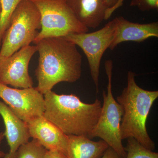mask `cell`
Listing matches in <instances>:
<instances>
[{
    "label": "cell",
    "mask_w": 158,
    "mask_h": 158,
    "mask_svg": "<svg viewBox=\"0 0 158 158\" xmlns=\"http://www.w3.org/2000/svg\"><path fill=\"white\" fill-rule=\"evenodd\" d=\"M35 45L39 56L36 88L40 93L44 95L59 83H74L81 78L82 57L75 44L64 37H52Z\"/></svg>",
    "instance_id": "1"
},
{
    "label": "cell",
    "mask_w": 158,
    "mask_h": 158,
    "mask_svg": "<svg viewBox=\"0 0 158 158\" xmlns=\"http://www.w3.org/2000/svg\"><path fill=\"white\" fill-rule=\"evenodd\" d=\"M44 96V118L66 135L90 138L100 115L102 105L99 100L85 103L75 94H59L52 90Z\"/></svg>",
    "instance_id": "2"
},
{
    "label": "cell",
    "mask_w": 158,
    "mask_h": 158,
    "mask_svg": "<svg viewBox=\"0 0 158 158\" xmlns=\"http://www.w3.org/2000/svg\"><path fill=\"white\" fill-rule=\"evenodd\" d=\"M135 73L128 72L127 85L116 101L123 109L120 124L122 140L135 138L141 144L152 151L155 144L150 138L146 128V122L151 109L158 98V90H144L135 81Z\"/></svg>",
    "instance_id": "3"
},
{
    "label": "cell",
    "mask_w": 158,
    "mask_h": 158,
    "mask_svg": "<svg viewBox=\"0 0 158 158\" xmlns=\"http://www.w3.org/2000/svg\"><path fill=\"white\" fill-rule=\"evenodd\" d=\"M41 28L40 12L30 0H23L10 18L2 40L0 57H8L34 42Z\"/></svg>",
    "instance_id": "4"
},
{
    "label": "cell",
    "mask_w": 158,
    "mask_h": 158,
    "mask_svg": "<svg viewBox=\"0 0 158 158\" xmlns=\"http://www.w3.org/2000/svg\"><path fill=\"white\" fill-rule=\"evenodd\" d=\"M105 67L108 77L107 89V92L103 91V103L102 106L100 115L89 138H100L120 157L125 158L127 152L123 145L120 131L123 109L114 99L112 93L113 61L111 59L106 60Z\"/></svg>",
    "instance_id": "5"
},
{
    "label": "cell",
    "mask_w": 158,
    "mask_h": 158,
    "mask_svg": "<svg viewBox=\"0 0 158 158\" xmlns=\"http://www.w3.org/2000/svg\"><path fill=\"white\" fill-rule=\"evenodd\" d=\"M40 12L41 30L34 40L65 37L71 33L88 32V28L79 21L64 0H30Z\"/></svg>",
    "instance_id": "6"
},
{
    "label": "cell",
    "mask_w": 158,
    "mask_h": 158,
    "mask_svg": "<svg viewBox=\"0 0 158 158\" xmlns=\"http://www.w3.org/2000/svg\"><path fill=\"white\" fill-rule=\"evenodd\" d=\"M115 29V20L108 22L102 29L92 33H71L64 37L81 48L88 59L90 75L98 92L101 62L105 52L113 41Z\"/></svg>",
    "instance_id": "7"
},
{
    "label": "cell",
    "mask_w": 158,
    "mask_h": 158,
    "mask_svg": "<svg viewBox=\"0 0 158 158\" xmlns=\"http://www.w3.org/2000/svg\"><path fill=\"white\" fill-rule=\"evenodd\" d=\"M0 98L26 123L43 116L45 110L44 96L36 88H13L0 83Z\"/></svg>",
    "instance_id": "8"
},
{
    "label": "cell",
    "mask_w": 158,
    "mask_h": 158,
    "mask_svg": "<svg viewBox=\"0 0 158 158\" xmlns=\"http://www.w3.org/2000/svg\"><path fill=\"white\" fill-rule=\"evenodd\" d=\"M37 52L36 45L23 47L8 57H0V83L15 88L33 87L29 73L31 58Z\"/></svg>",
    "instance_id": "9"
},
{
    "label": "cell",
    "mask_w": 158,
    "mask_h": 158,
    "mask_svg": "<svg viewBox=\"0 0 158 158\" xmlns=\"http://www.w3.org/2000/svg\"><path fill=\"white\" fill-rule=\"evenodd\" d=\"M31 137L47 150L58 151L67 156L68 136L43 116L27 123Z\"/></svg>",
    "instance_id": "10"
},
{
    "label": "cell",
    "mask_w": 158,
    "mask_h": 158,
    "mask_svg": "<svg viewBox=\"0 0 158 158\" xmlns=\"http://www.w3.org/2000/svg\"><path fill=\"white\" fill-rule=\"evenodd\" d=\"M114 37L109 49H114L119 44L128 41L140 43L150 37H158V22L140 24L130 22L122 16L114 19Z\"/></svg>",
    "instance_id": "11"
},
{
    "label": "cell",
    "mask_w": 158,
    "mask_h": 158,
    "mask_svg": "<svg viewBox=\"0 0 158 158\" xmlns=\"http://www.w3.org/2000/svg\"><path fill=\"white\" fill-rule=\"evenodd\" d=\"M0 115L5 124V137L9 145V152L3 158H14L19 148L31 138L27 123L23 121L4 102L0 101Z\"/></svg>",
    "instance_id": "12"
},
{
    "label": "cell",
    "mask_w": 158,
    "mask_h": 158,
    "mask_svg": "<svg viewBox=\"0 0 158 158\" xmlns=\"http://www.w3.org/2000/svg\"><path fill=\"white\" fill-rule=\"evenodd\" d=\"M80 23L95 29L104 20L108 8L104 0H64Z\"/></svg>",
    "instance_id": "13"
},
{
    "label": "cell",
    "mask_w": 158,
    "mask_h": 158,
    "mask_svg": "<svg viewBox=\"0 0 158 158\" xmlns=\"http://www.w3.org/2000/svg\"><path fill=\"white\" fill-rule=\"evenodd\" d=\"M68 136V158H101L109 147L104 141H95L83 135Z\"/></svg>",
    "instance_id": "14"
},
{
    "label": "cell",
    "mask_w": 158,
    "mask_h": 158,
    "mask_svg": "<svg viewBox=\"0 0 158 158\" xmlns=\"http://www.w3.org/2000/svg\"><path fill=\"white\" fill-rule=\"evenodd\" d=\"M23 0H0V47L5 32L9 27L10 18L14 10Z\"/></svg>",
    "instance_id": "15"
},
{
    "label": "cell",
    "mask_w": 158,
    "mask_h": 158,
    "mask_svg": "<svg viewBox=\"0 0 158 158\" xmlns=\"http://www.w3.org/2000/svg\"><path fill=\"white\" fill-rule=\"evenodd\" d=\"M47 150L37 140L33 139L19 148L14 158H44Z\"/></svg>",
    "instance_id": "16"
},
{
    "label": "cell",
    "mask_w": 158,
    "mask_h": 158,
    "mask_svg": "<svg viewBox=\"0 0 158 158\" xmlns=\"http://www.w3.org/2000/svg\"><path fill=\"white\" fill-rule=\"evenodd\" d=\"M125 150L127 156L125 158H158L157 152L148 149L140 144L135 138H127Z\"/></svg>",
    "instance_id": "17"
},
{
    "label": "cell",
    "mask_w": 158,
    "mask_h": 158,
    "mask_svg": "<svg viewBox=\"0 0 158 158\" xmlns=\"http://www.w3.org/2000/svg\"><path fill=\"white\" fill-rule=\"evenodd\" d=\"M130 6L136 7L142 11L158 9V0H131Z\"/></svg>",
    "instance_id": "18"
},
{
    "label": "cell",
    "mask_w": 158,
    "mask_h": 158,
    "mask_svg": "<svg viewBox=\"0 0 158 158\" xmlns=\"http://www.w3.org/2000/svg\"><path fill=\"white\" fill-rule=\"evenodd\" d=\"M108 9L105 15V20L109 19L116 9L122 6L124 0H104Z\"/></svg>",
    "instance_id": "19"
},
{
    "label": "cell",
    "mask_w": 158,
    "mask_h": 158,
    "mask_svg": "<svg viewBox=\"0 0 158 158\" xmlns=\"http://www.w3.org/2000/svg\"><path fill=\"white\" fill-rule=\"evenodd\" d=\"M44 158H68L67 156L58 151L47 150Z\"/></svg>",
    "instance_id": "20"
},
{
    "label": "cell",
    "mask_w": 158,
    "mask_h": 158,
    "mask_svg": "<svg viewBox=\"0 0 158 158\" xmlns=\"http://www.w3.org/2000/svg\"><path fill=\"white\" fill-rule=\"evenodd\" d=\"M101 158H123L111 147H109Z\"/></svg>",
    "instance_id": "21"
},
{
    "label": "cell",
    "mask_w": 158,
    "mask_h": 158,
    "mask_svg": "<svg viewBox=\"0 0 158 158\" xmlns=\"http://www.w3.org/2000/svg\"><path fill=\"white\" fill-rule=\"evenodd\" d=\"M5 138V135H4V133L2 132L0 133V144L2 143V141ZM6 153L3 152L2 151H0V158H3L6 156Z\"/></svg>",
    "instance_id": "22"
},
{
    "label": "cell",
    "mask_w": 158,
    "mask_h": 158,
    "mask_svg": "<svg viewBox=\"0 0 158 158\" xmlns=\"http://www.w3.org/2000/svg\"><path fill=\"white\" fill-rule=\"evenodd\" d=\"M1 2H0V15H1Z\"/></svg>",
    "instance_id": "23"
}]
</instances>
